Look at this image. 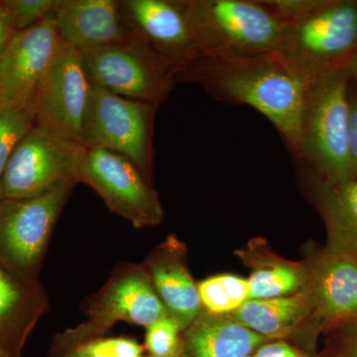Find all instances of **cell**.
Returning a JSON list of instances; mask_svg holds the SVG:
<instances>
[{
  "label": "cell",
  "instance_id": "1f68e13d",
  "mask_svg": "<svg viewBox=\"0 0 357 357\" xmlns=\"http://www.w3.org/2000/svg\"><path fill=\"white\" fill-rule=\"evenodd\" d=\"M64 349L66 351L64 357H100L86 354V352L79 351V349H74V347H64Z\"/></svg>",
  "mask_w": 357,
  "mask_h": 357
},
{
  "label": "cell",
  "instance_id": "4316f807",
  "mask_svg": "<svg viewBox=\"0 0 357 357\" xmlns=\"http://www.w3.org/2000/svg\"><path fill=\"white\" fill-rule=\"evenodd\" d=\"M324 0H259L282 24H297L311 15Z\"/></svg>",
  "mask_w": 357,
  "mask_h": 357
},
{
  "label": "cell",
  "instance_id": "e0dca14e",
  "mask_svg": "<svg viewBox=\"0 0 357 357\" xmlns=\"http://www.w3.org/2000/svg\"><path fill=\"white\" fill-rule=\"evenodd\" d=\"M187 259L185 243L171 234L143 263L167 314L178 321L183 331L203 311L198 284L192 279Z\"/></svg>",
  "mask_w": 357,
  "mask_h": 357
},
{
  "label": "cell",
  "instance_id": "7a4b0ae2",
  "mask_svg": "<svg viewBox=\"0 0 357 357\" xmlns=\"http://www.w3.org/2000/svg\"><path fill=\"white\" fill-rule=\"evenodd\" d=\"M349 81L344 69L312 82L301 114L297 158L328 182L354 178L349 151Z\"/></svg>",
  "mask_w": 357,
  "mask_h": 357
},
{
  "label": "cell",
  "instance_id": "9a60e30c",
  "mask_svg": "<svg viewBox=\"0 0 357 357\" xmlns=\"http://www.w3.org/2000/svg\"><path fill=\"white\" fill-rule=\"evenodd\" d=\"M234 321L269 340H293L314 354V305L309 289L269 299H252L229 314Z\"/></svg>",
  "mask_w": 357,
  "mask_h": 357
},
{
  "label": "cell",
  "instance_id": "30bf717a",
  "mask_svg": "<svg viewBox=\"0 0 357 357\" xmlns=\"http://www.w3.org/2000/svg\"><path fill=\"white\" fill-rule=\"evenodd\" d=\"M84 144L33 126L14 149L2 178V199H29L61 183L77 185Z\"/></svg>",
  "mask_w": 357,
  "mask_h": 357
},
{
  "label": "cell",
  "instance_id": "cb8c5ba5",
  "mask_svg": "<svg viewBox=\"0 0 357 357\" xmlns=\"http://www.w3.org/2000/svg\"><path fill=\"white\" fill-rule=\"evenodd\" d=\"M145 347L152 357H182V328L171 317L154 321L146 328Z\"/></svg>",
  "mask_w": 357,
  "mask_h": 357
},
{
  "label": "cell",
  "instance_id": "2e32d148",
  "mask_svg": "<svg viewBox=\"0 0 357 357\" xmlns=\"http://www.w3.org/2000/svg\"><path fill=\"white\" fill-rule=\"evenodd\" d=\"M52 16L63 42L82 53L121 43L131 35L115 0H58Z\"/></svg>",
  "mask_w": 357,
  "mask_h": 357
},
{
  "label": "cell",
  "instance_id": "7c38bea8",
  "mask_svg": "<svg viewBox=\"0 0 357 357\" xmlns=\"http://www.w3.org/2000/svg\"><path fill=\"white\" fill-rule=\"evenodd\" d=\"M64 46L52 15L16 32L0 53V105L32 114L40 84Z\"/></svg>",
  "mask_w": 357,
  "mask_h": 357
},
{
  "label": "cell",
  "instance_id": "44dd1931",
  "mask_svg": "<svg viewBox=\"0 0 357 357\" xmlns=\"http://www.w3.org/2000/svg\"><path fill=\"white\" fill-rule=\"evenodd\" d=\"M267 342L229 314L202 311L182 332V357H246Z\"/></svg>",
  "mask_w": 357,
  "mask_h": 357
},
{
  "label": "cell",
  "instance_id": "ac0fdd59",
  "mask_svg": "<svg viewBox=\"0 0 357 357\" xmlns=\"http://www.w3.org/2000/svg\"><path fill=\"white\" fill-rule=\"evenodd\" d=\"M49 302L41 284L23 280L0 265V349L13 357L23 349Z\"/></svg>",
  "mask_w": 357,
  "mask_h": 357
},
{
  "label": "cell",
  "instance_id": "3957f363",
  "mask_svg": "<svg viewBox=\"0 0 357 357\" xmlns=\"http://www.w3.org/2000/svg\"><path fill=\"white\" fill-rule=\"evenodd\" d=\"M201 57L275 53L286 26L259 0H185Z\"/></svg>",
  "mask_w": 357,
  "mask_h": 357
},
{
  "label": "cell",
  "instance_id": "f1b7e54d",
  "mask_svg": "<svg viewBox=\"0 0 357 357\" xmlns=\"http://www.w3.org/2000/svg\"><path fill=\"white\" fill-rule=\"evenodd\" d=\"M255 357H319L301 349L300 347L289 344L287 340H269L260 345L255 354Z\"/></svg>",
  "mask_w": 357,
  "mask_h": 357
},
{
  "label": "cell",
  "instance_id": "5b68a950",
  "mask_svg": "<svg viewBox=\"0 0 357 357\" xmlns=\"http://www.w3.org/2000/svg\"><path fill=\"white\" fill-rule=\"evenodd\" d=\"M75 185L64 182L33 198L0 199V265L39 283L52 232Z\"/></svg>",
  "mask_w": 357,
  "mask_h": 357
},
{
  "label": "cell",
  "instance_id": "8d00e7d4",
  "mask_svg": "<svg viewBox=\"0 0 357 357\" xmlns=\"http://www.w3.org/2000/svg\"></svg>",
  "mask_w": 357,
  "mask_h": 357
},
{
  "label": "cell",
  "instance_id": "836d02e7",
  "mask_svg": "<svg viewBox=\"0 0 357 357\" xmlns=\"http://www.w3.org/2000/svg\"><path fill=\"white\" fill-rule=\"evenodd\" d=\"M0 357H13V356H9V354H6V351H1V349H0Z\"/></svg>",
  "mask_w": 357,
  "mask_h": 357
},
{
  "label": "cell",
  "instance_id": "83f0119b",
  "mask_svg": "<svg viewBox=\"0 0 357 357\" xmlns=\"http://www.w3.org/2000/svg\"><path fill=\"white\" fill-rule=\"evenodd\" d=\"M323 356L357 357V321L330 332Z\"/></svg>",
  "mask_w": 357,
  "mask_h": 357
},
{
  "label": "cell",
  "instance_id": "e575fe53",
  "mask_svg": "<svg viewBox=\"0 0 357 357\" xmlns=\"http://www.w3.org/2000/svg\"><path fill=\"white\" fill-rule=\"evenodd\" d=\"M246 357H255V356H253V354H252V356H246Z\"/></svg>",
  "mask_w": 357,
  "mask_h": 357
},
{
  "label": "cell",
  "instance_id": "7402d4cb",
  "mask_svg": "<svg viewBox=\"0 0 357 357\" xmlns=\"http://www.w3.org/2000/svg\"><path fill=\"white\" fill-rule=\"evenodd\" d=\"M203 311L229 316L249 300L248 279L234 274H218L198 283Z\"/></svg>",
  "mask_w": 357,
  "mask_h": 357
},
{
  "label": "cell",
  "instance_id": "8fae6325",
  "mask_svg": "<svg viewBox=\"0 0 357 357\" xmlns=\"http://www.w3.org/2000/svg\"><path fill=\"white\" fill-rule=\"evenodd\" d=\"M91 84L83 54L65 44L37 91L32 107L34 126L84 144Z\"/></svg>",
  "mask_w": 357,
  "mask_h": 357
},
{
  "label": "cell",
  "instance_id": "d6986e66",
  "mask_svg": "<svg viewBox=\"0 0 357 357\" xmlns=\"http://www.w3.org/2000/svg\"><path fill=\"white\" fill-rule=\"evenodd\" d=\"M306 183L325 222L326 250L357 258V178L328 182L309 170Z\"/></svg>",
  "mask_w": 357,
  "mask_h": 357
},
{
  "label": "cell",
  "instance_id": "9c48e42d",
  "mask_svg": "<svg viewBox=\"0 0 357 357\" xmlns=\"http://www.w3.org/2000/svg\"><path fill=\"white\" fill-rule=\"evenodd\" d=\"M77 183L88 185L110 211L136 229L154 227L164 220L158 194L131 160L98 147L84 148Z\"/></svg>",
  "mask_w": 357,
  "mask_h": 357
},
{
  "label": "cell",
  "instance_id": "5bb4252c",
  "mask_svg": "<svg viewBox=\"0 0 357 357\" xmlns=\"http://www.w3.org/2000/svg\"><path fill=\"white\" fill-rule=\"evenodd\" d=\"M307 260L316 335L357 321V258L324 248Z\"/></svg>",
  "mask_w": 357,
  "mask_h": 357
},
{
  "label": "cell",
  "instance_id": "d4e9b609",
  "mask_svg": "<svg viewBox=\"0 0 357 357\" xmlns=\"http://www.w3.org/2000/svg\"><path fill=\"white\" fill-rule=\"evenodd\" d=\"M2 2L16 33L38 24L52 15L58 0H2Z\"/></svg>",
  "mask_w": 357,
  "mask_h": 357
},
{
  "label": "cell",
  "instance_id": "603a6c76",
  "mask_svg": "<svg viewBox=\"0 0 357 357\" xmlns=\"http://www.w3.org/2000/svg\"><path fill=\"white\" fill-rule=\"evenodd\" d=\"M34 126L31 112L0 105V199L2 178L16 145Z\"/></svg>",
  "mask_w": 357,
  "mask_h": 357
},
{
  "label": "cell",
  "instance_id": "ba28073f",
  "mask_svg": "<svg viewBox=\"0 0 357 357\" xmlns=\"http://www.w3.org/2000/svg\"><path fill=\"white\" fill-rule=\"evenodd\" d=\"M82 54L93 84L130 100L159 107L177 84L176 70L132 33L121 43Z\"/></svg>",
  "mask_w": 357,
  "mask_h": 357
},
{
  "label": "cell",
  "instance_id": "484cf974",
  "mask_svg": "<svg viewBox=\"0 0 357 357\" xmlns=\"http://www.w3.org/2000/svg\"><path fill=\"white\" fill-rule=\"evenodd\" d=\"M73 347L100 357H144L142 347L126 337L96 338Z\"/></svg>",
  "mask_w": 357,
  "mask_h": 357
},
{
  "label": "cell",
  "instance_id": "f546056e",
  "mask_svg": "<svg viewBox=\"0 0 357 357\" xmlns=\"http://www.w3.org/2000/svg\"><path fill=\"white\" fill-rule=\"evenodd\" d=\"M349 151L354 178H357V86L349 84Z\"/></svg>",
  "mask_w": 357,
  "mask_h": 357
},
{
  "label": "cell",
  "instance_id": "8992f818",
  "mask_svg": "<svg viewBox=\"0 0 357 357\" xmlns=\"http://www.w3.org/2000/svg\"><path fill=\"white\" fill-rule=\"evenodd\" d=\"M157 109L158 105L124 98L93 83L84 121V145L126 157L152 183Z\"/></svg>",
  "mask_w": 357,
  "mask_h": 357
},
{
  "label": "cell",
  "instance_id": "4fadbf2b",
  "mask_svg": "<svg viewBox=\"0 0 357 357\" xmlns=\"http://www.w3.org/2000/svg\"><path fill=\"white\" fill-rule=\"evenodd\" d=\"M122 17L129 31L143 40L177 75L201 57L185 0H123Z\"/></svg>",
  "mask_w": 357,
  "mask_h": 357
},
{
  "label": "cell",
  "instance_id": "ffe728a7",
  "mask_svg": "<svg viewBox=\"0 0 357 357\" xmlns=\"http://www.w3.org/2000/svg\"><path fill=\"white\" fill-rule=\"evenodd\" d=\"M236 255L250 269L249 300L269 299L299 292L309 281V263L285 259L262 237H255Z\"/></svg>",
  "mask_w": 357,
  "mask_h": 357
},
{
  "label": "cell",
  "instance_id": "277c9868",
  "mask_svg": "<svg viewBox=\"0 0 357 357\" xmlns=\"http://www.w3.org/2000/svg\"><path fill=\"white\" fill-rule=\"evenodd\" d=\"M276 53L307 86L347 69L357 56V0H324L304 20L286 26Z\"/></svg>",
  "mask_w": 357,
  "mask_h": 357
},
{
  "label": "cell",
  "instance_id": "6da1fadb",
  "mask_svg": "<svg viewBox=\"0 0 357 357\" xmlns=\"http://www.w3.org/2000/svg\"><path fill=\"white\" fill-rule=\"evenodd\" d=\"M176 82L198 84L218 100L258 110L297 158L307 84L276 52L248 57H199L176 77Z\"/></svg>",
  "mask_w": 357,
  "mask_h": 357
},
{
  "label": "cell",
  "instance_id": "4dcf8cb0",
  "mask_svg": "<svg viewBox=\"0 0 357 357\" xmlns=\"http://www.w3.org/2000/svg\"><path fill=\"white\" fill-rule=\"evenodd\" d=\"M15 34L10 17L3 2L0 1V53L6 49L13 35Z\"/></svg>",
  "mask_w": 357,
  "mask_h": 357
},
{
  "label": "cell",
  "instance_id": "d6a6232c",
  "mask_svg": "<svg viewBox=\"0 0 357 357\" xmlns=\"http://www.w3.org/2000/svg\"><path fill=\"white\" fill-rule=\"evenodd\" d=\"M347 70H349V76H351V79L356 81L357 83V56L354 58V60L349 63V67H347Z\"/></svg>",
  "mask_w": 357,
  "mask_h": 357
},
{
  "label": "cell",
  "instance_id": "d590c367",
  "mask_svg": "<svg viewBox=\"0 0 357 357\" xmlns=\"http://www.w3.org/2000/svg\"><path fill=\"white\" fill-rule=\"evenodd\" d=\"M150 357H152V356H150Z\"/></svg>",
  "mask_w": 357,
  "mask_h": 357
},
{
  "label": "cell",
  "instance_id": "52a82bcc",
  "mask_svg": "<svg viewBox=\"0 0 357 357\" xmlns=\"http://www.w3.org/2000/svg\"><path fill=\"white\" fill-rule=\"evenodd\" d=\"M166 316L144 265L123 263L89 301L86 321L62 335L61 347H77L100 338L119 321L147 328Z\"/></svg>",
  "mask_w": 357,
  "mask_h": 357
}]
</instances>
